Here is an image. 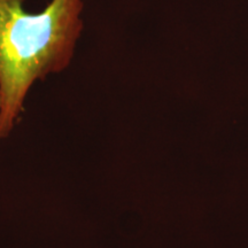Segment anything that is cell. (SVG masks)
Instances as JSON below:
<instances>
[{"label":"cell","instance_id":"obj_1","mask_svg":"<svg viewBox=\"0 0 248 248\" xmlns=\"http://www.w3.org/2000/svg\"><path fill=\"white\" fill-rule=\"evenodd\" d=\"M24 0H0V139L7 138L36 80L70 66L82 35L83 0H51L30 14Z\"/></svg>","mask_w":248,"mask_h":248}]
</instances>
